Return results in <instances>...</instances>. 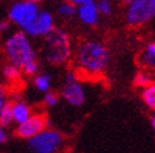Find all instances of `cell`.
Wrapping results in <instances>:
<instances>
[{
    "label": "cell",
    "instance_id": "8",
    "mask_svg": "<svg viewBox=\"0 0 155 153\" xmlns=\"http://www.w3.org/2000/svg\"><path fill=\"white\" fill-rule=\"evenodd\" d=\"M53 29H54L53 15L47 10H39V14H38V17L33 21V24L24 33L27 35L29 34L32 36H45Z\"/></svg>",
    "mask_w": 155,
    "mask_h": 153
},
{
    "label": "cell",
    "instance_id": "12",
    "mask_svg": "<svg viewBox=\"0 0 155 153\" xmlns=\"http://www.w3.org/2000/svg\"><path fill=\"white\" fill-rule=\"evenodd\" d=\"M12 108H13V120H15L19 124L25 122L30 117V109L25 103L17 102L12 105Z\"/></svg>",
    "mask_w": 155,
    "mask_h": 153
},
{
    "label": "cell",
    "instance_id": "10",
    "mask_svg": "<svg viewBox=\"0 0 155 153\" xmlns=\"http://www.w3.org/2000/svg\"><path fill=\"white\" fill-rule=\"evenodd\" d=\"M76 14L78 15L80 20L86 25L97 24L98 18H100V14H98V10H97V6H96L95 2H88V3L78 5Z\"/></svg>",
    "mask_w": 155,
    "mask_h": 153
},
{
    "label": "cell",
    "instance_id": "22",
    "mask_svg": "<svg viewBox=\"0 0 155 153\" xmlns=\"http://www.w3.org/2000/svg\"><path fill=\"white\" fill-rule=\"evenodd\" d=\"M10 28V23L8 20H2L0 21V32H6Z\"/></svg>",
    "mask_w": 155,
    "mask_h": 153
},
{
    "label": "cell",
    "instance_id": "4",
    "mask_svg": "<svg viewBox=\"0 0 155 153\" xmlns=\"http://www.w3.org/2000/svg\"><path fill=\"white\" fill-rule=\"evenodd\" d=\"M155 18V0H134L126 10V20L130 25L146 24Z\"/></svg>",
    "mask_w": 155,
    "mask_h": 153
},
{
    "label": "cell",
    "instance_id": "28",
    "mask_svg": "<svg viewBox=\"0 0 155 153\" xmlns=\"http://www.w3.org/2000/svg\"><path fill=\"white\" fill-rule=\"evenodd\" d=\"M151 128H153L154 131H155V116L151 118Z\"/></svg>",
    "mask_w": 155,
    "mask_h": 153
},
{
    "label": "cell",
    "instance_id": "29",
    "mask_svg": "<svg viewBox=\"0 0 155 153\" xmlns=\"http://www.w3.org/2000/svg\"><path fill=\"white\" fill-rule=\"evenodd\" d=\"M25 2H29V3H33V4H38L41 0H25Z\"/></svg>",
    "mask_w": 155,
    "mask_h": 153
},
{
    "label": "cell",
    "instance_id": "11",
    "mask_svg": "<svg viewBox=\"0 0 155 153\" xmlns=\"http://www.w3.org/2000/svg\"><path fill=\"white\" fill-rule=\"evenodd\" d=\"M140 63L145 68L155 70V43H149L140 54Z\"/></svg>",
    "mask_w": 155,
    "mask_h": 153
},
{
    "label": "cell",
    "instance_id": "6",
    "mask_svg": "<svg viewBox=\"0 0 155 153\" xmlns=\"http://www.w3.org/2000/svg\"><path fill=\"white\" fill-rule=\"evenodd\" d=\"M62 134L53 129H44L29 139V148L35 153H54L62 144Z\"/></svg>",
    "mask_w": 155,
    "mask_h": 153
},
{
    "label": "cell",
    "instance_id": "15",
    "mask_svg": "<svg viewBox=\"0 0 155 153\" xmlns=\"http://www.w3.org/2000/svg\"><path fill=\"white\" fill-rule=\"evenodd\" d=\"M13 103H5L0 111V126H9L13 122Z\"/></svg>",
    "mask_w": 155,
    "mask_h": 153
},
{
    "label": "cell",
    "instance_id": "30",
    "mask_svg": "<svg viewBox=\"0 0 155 153\" xmlns=\"http://www.w3.org/2000/svg\"><path fill=\"white\" fill-rule=\"evenodd\" d=\"M0 93H4V89H3V87L0 86Z\"/></svg>",
    "mask_w": 155,
    "mask_h": 153
},
{
    "label": "cell",
    "instance_id": "2",
    "mask_svg": "<svg viewBox=\"0 0 155 153\" xmlns=\"http://www.w3.org/2000/svg\"><path fill=\"white\" fill-rule=\"evenodd\" d=\"M43 54L45 60L54 65L63 64L71 58V39L63 29L54 28L49 34L44 36Z\"/></svg>",
    "mask_w": 155,
    "mask_h": 153
},
{
    "label": "cell",
    "instance_id": "27",
    "mask_svg": "<svg viewBox=\"0 0 155 153\" xmlns=\"http://www.w3.org/2000/svg\"><path fill=\"white\" fill-rule=\"evenodd\" d=\"M119 2H120V3H122V4H127V5H129V4L133 3L134 0H119Z\"/></svg>",
    "mask_w": 155,
    "mask_h": 153
},
{
    "label": "cell",
    "instance_id": "20",
    "mask_svg": "<svg viewBox=\"0 0 155 153\" xmlns=\"http://www.w3.org/2000/svg\"><path fill=\"white\" fill-rule=\"evenodd\" d=\"M23 70H24L25 74H29V75H33L38 72V63H37V60H32V62H28L27 64L23 65L21 68Z\"/></svg>",
    "mask_w": 155,
    "mask_h": 153
},
{
    "label": "cell",
    "instance_id": "14",
    "mask_svg": "<svg viewBox=\"0 0 155 153\" xmlns=\"http://www.w3.org/2000/svg\"><path fill=\"white\" fill-rule=\"evenodd\" d=\"M34 84L38 90L41 92H49L51 89V86H52V78L49 74H39L35 76L34 79Z\"/></svg>",
    "mask_w": 155,
    "mask_h": 153
},
{
    "label": "cell",
    "instance_id": "25",
    "mask_svg": "<svg viewBox=\"0 0 155 153\" xmlns=\"http://www.w3.org/2000/svg\"><path fill=\"white\" fill-rule=\"evenodd\" d=\"M5 141H6V134H5V132H4L3 127L0 126V143H3V142H5Z\"/></svg>",
    "mask_w": 155,
    "mask_h": 153
},
{
    "label": "cell",
    "instance_id": "19",
    "mask_svg": "<svg viewBox=\"0 0 155 153\" xmlns=\"http://www.w3.org/2000/svg\"><path fill=\"white\" fill-rule=\"evenodd\" d=\"M134 82H135V84H136L137 87L145 88L146 86H149V84L151 83V79H150L149 74H146V73H139V74H136Z\"/></svg>",
    "mask_w": 155,
    "mask_h": 153
},
{
    "label": "cell",
    "instance_id": "9",
    "mask_svg": "<svg viewBox=\"0 0 155 153\" xmlns=\"http://www.w3.org/2000/svg\"><path fill=\"white\" fill-rule=\"evenodd\" d=\"M62 95L66 101L71 105H82L86 99V94H84L83 87L78 82H72V83H66L63 90H62Z\"/></svg>",
    "mask_w": 155,
    "mask_h": 153
},
{
    "label": "cell",
    "instance_id": "18",
    "mask_svg": "<svg viewBox=\"0 0 155 153\" xmlns=\"http://www.w3.org/2000/svg\"><path fill=\"white\" fill-rule=\"evenodd\" d=\"M98 14L102 15H110L112 13V4L110 0H98L96 3Z\"/></svg>",
    "mask_w": 155,
    "mask_h": 153
},
{
    "label": "cell",
    "instance_id": "21",
    "mask_svg": "<svg viewBox=\"0 0 155 153\" xmlns=\"http://www.w3.org/2000/svg\"><path fill=\"white\" fill-rule=\"evenodd\" d=\"M44 102L49 107L56 105L58 103V95L54 93V92H47V93L44 94Z\"/></svg>",
    "mask_w": 155,
    "mask_h": 153
},
{
    "label": "cell",
    "instance_id": "7",
    "mask_svg": "<svg viewBox=\"0 0 155 153\" xmlns=\"http://www.w3.org/2000/svg\"><path fill=\"white\" fill-rule=\"evenodd\" d=\"M48 124V120L43 114H34L30 116L25 122L20 123L17 128V134L21 138H32L44 131L45 126Z\"/></svg>",
    "mask_w": 155,
    "mask_h": 153
},
{
    "label": "cell",
    "instance_id": "16",
    "mask_svg": "<svg viewBox=\"0 0 155 153\" xmlns=\"http://www.w3.org/2000/svg\"><path fill=\"white\" fill-rule=\"evenodd\" d=\"M58 13H59V15H62V17H64V18H71L77 13V8L72 3L63 2L58 5Z\"/></svg>",
    "mask_w": 155,
    "mask_h": 153
},
{
    "label": "cell",
    "instance_id": "3",
    "mask_svg": "<svg viewBox=\"0 0 155 153\" xmlns=\"http://www.w3.org/2000/svg\"><path fill=\"white\" fill-rule=\"evenodd\" d=\"M5 53L8 59L10 60V64L18 68H23V65L28 62L35 60L33 45L23 30L13 33L5 40Z\"/></svg>",
    "mask_w": 155,
    "mask_h": 153
},
{
    "label": "cell",
    "instance_id": "17",
    "mask_svg": "<svg viewBox=\"0 0 155 153\" xmlns=\"http://www.w3.org/2000/svg\"><path fill=\"white\" fill-rule=\"evenodd\" d=\"M3 74L6 79L9 80H17L19 76H20V68L15 67L13 64H6L4 68H3Z\"/></svg>",
    "mask_w": 155,
    "mask_h": 153
},
{
    "label": "cell",
    "instance_id": "13",
    "mask_svg": "<svg viewBox=\"0 0 155 153\" xmlns=\"http://www.w3.org/2000/svg\"><path fill=\"white\" fill-rule=\"evenodd\" d=\"M143 101L150 109H155V83H150L144 88Z\"/></svg>",
    "mask_w": 155,
    "mask_h": 153
},
{
    "label": "cell",
    "instance_id": "1",
    "mask_svg": "<svg viewBox=\"0 0 155 153\" xmlns=\"http://www.w3.org/2000/svg\"><path fill=\"white\" fill-rule=\"evenodd\" d=\"M76 59L83 72L90 74H101L108 67L110 53L105 44L96 40H90L80 45Z\"/></svg>",
    "mask_w": 155,
    "mask_h": 153
},
{
    "label": "cell",
    "instance_id": "24",
    "mask_svg": "<svg viewBox=\"0 0 155 153\" xmlns=\"http://www.w3.org/2000/svg\"><path fill=\"white\" fill-rule=\"evenodd\" d=\"M67 2L72 3V4H74V5H81V4L88 3V2H94V0H67Z\"/></svg>",
    "mask_w": 155,
    "mask_h": 153
},
{
    "label": "cell",
    "instance_id": "23",
    "mask_svg": "<svg viewBox=\"0 0 155 153\" xmlns=\"http://www.w3.org/2000/svg\"><path fill=\"white\" fill-rule=\"evenodd\" d=\"M77 78H76V74L74 73H68L67 76H66V83H72V82H76Z\"/></svg>",
    "mask_w": 155,
    "mask_h": 153
},
{
    "label": "cell",
    "instance_id": "26",
    "mask_svg": "<svg viewBox=\"0 0 155 153\" xmlns=\"http://www.w3.org/2000/svg\"><path fill=\"white\" fill-rule=\"evenodd\" d=\"M5 104V101H4V93H0V111H2L3 105Z\"/></svg>",
    "mask_w": 155,
    "mask_h": 153
},
{
    "label": "cell",
    "instance_id": "5",
    "mask_svg": "<svg viewBox=\"0 0 155 153\" xmlns=\"http://www.w3.org/2000/svg\"><path fill=\"white\" fill-rule=\"evenodd\" d=\"M38 14H39L38 4H33L23 0V2H18L12 5L9 10V19L14 24L19 25L23 29V32H25L33 24Z\"/></svg>",
    "mask_w": 155,
    "mask_h": 153
}]
</instances>
